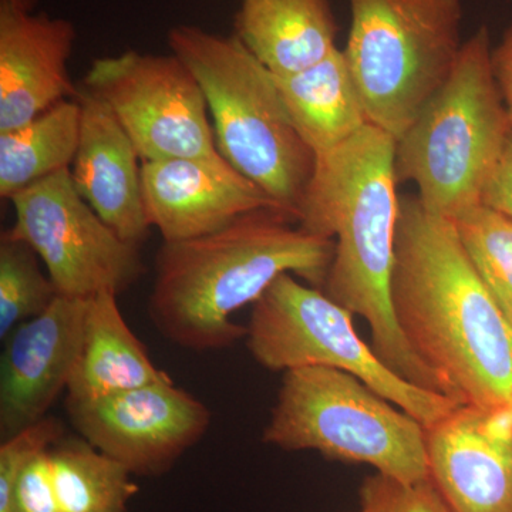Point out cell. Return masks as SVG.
<instances>
[{
    "label": "cell",
    "instance_id": "1",
    "mask_svg": "<svg viewBox=\"0 0 512 512\" xmlns=\"http://www.w3.org/2000/svg\"><path fill=\"white\" fill-rule=\"evenodd\" d=\"M394 318L447 397L512 420V325L468 258L456 221L400 198Z\"/></svg>",
    "mask_w": 512,
    "mask_h": 512
},
{
    "label": "cell",
    "instance_id": "2",
    "mask_svg": "<svg viewBox=\"0 0 512 512\" xmlns=\"http://www.w3.org/2000/svg\"><path fill=\"white\" fill-rule=\"evenodd\" d=\"M397 184L396 138L369 124L316 156L295 220L303 231L335 241L322 291L366 320L380 359L403 379L446 396L394 318L390 285L400 212Z\"/></svg>",
    "mask_w": 512,
    "mask_h": 512
},
{
    "label": "cell",
    "instance_id": "3",
    "mask_svg": "<svg viewBox=\"0 0 512 512\" xmlns=\"http://www.w3.org/2000/svg\"><path fill=\"white\" fill-rule=\"evenodd\" d=\"M333 256V239L303 231L288 212H248L211 234L163 242L148 315L180 348L225 349L247 336V326L232 319L235 313L254 305L285 274L322 289Z\"/></svg>",
    "mask_w": 512,
    "mask_h": 512
},
{
    "label": "cell",
    "instance_id": "4",
    "mask_svg": "<svg viewBox=\"0 0 512 512\" xmlns=\"http://www.w3.org/2000/svg\"><path fill=\"white\" fill-rule=\"evenodd\" d=\"M167 42L200 83L222 158L295 220L316 156L293 126L274 73L234 33L178 25Z\"/></svg>",
    "mask_w": 512,
    "mask_h": 512
},
{
    "label": "cell",
    "instance_id": "5",
    "mask_svg": "<svg viewBox=\"0 0 512 512\" xmlns=\"http://www.w3.org/2000/svg\"><path fill=\"white\" fill-rule=\"evenodd\" d=\"M512 124L495 80L488 26L461 47L446 82L396 140V177L427 211L456 221L481 197Z\"/></svg>",
    "mask_w": 512,
    "mask_h": 512
},
{
    "label": "cell",
    "instance_id": "6",
    "mask_svg": "<svg viewBox=\"0 0 512 512\" xmlns=\"http://www.w3.org/2000/svg\"><path fill=\"white\" fill-rule=\"evenodd\" d=\"M262 440L366 464L406 483L429 478L426 427L362 380L329 367L284 373Z\"/></svg>",
    "mask_w": 512,
    "mask_h": 512
},
{
    "label": "cell",
    "instance_id": "7",
    "mask_svg": "<svg viewBox=\"0 0 512 512\" xmlns=\"http://www.w3.org/2000/svg\"><path fill=\"white\" fill-rule=\"evenodd\" d=\"M345 52L370 124L399 138L446 82L461 47L463 0H349Z\"/></svg>",
    "mask_w": 512,
    "mask_h": 512
},
{
    "label": "cell",
    "instance_id": "8",
    "mask_svg": "<svg viewBox=\"0 0 512 512\" xmlns=\"http://www.w3.org/2000/svg\"><path fill=\"white\" fill-rule=\"evenodd\" d=\"M353 316L322 289L285 274L252 305L248 350L272 372L329 367L349 373L424 427L458 406L450 397L397 375L357 335Z\"/></svg>",
    "mask_w": 512,
    "mask_h": 512
},
{
    "label": "cell",
    "instance_id": "9",
    "mask_svg": "<svg viewBox=\"0 0 512 512\" xmlns=\"http://www.w3.org/2000/svg\"><path fill=\"white\" fill-rule=\"evenodd\" d=\"M82 87L109 107L141 161L224 160L200 83L174 53L99 57Z\"/></svg>",
    "mask_w": 512,
    "mask_h": 512
},
{
    "label": "cell",
    "instance_id": "10",
    "mask_svg": "<svg viewBox=\"0 0 512 512\" xmlns=\"http://www.w3.org/2000/svg\"><path fill=\"white\" fill-rule=\"evenodd\" d=\"M13 237L35 249L59 295L119 296L147 268L140 247L120 238L74 187L70 170L50 175L12 197Z\"/></svg>",
    "mask_w": 512,
    "mask_h": 512
},
{
    "label": "cell",
    "instance_id": "11",
    "mask_svg": "<svg viewBox=\"0 0 512 512\" xmlns=\"http://www.w3.org/2000/svg\"><path fill=\"white\" fill-rule=\"evenodd\" d=\"M74 429L133 476L161 477L205 436L211 412L171 377L90 402L66 400Z\"/></svg>",
    "mask_w": 512,
    "mask_h": 512
},
{
    "label": "cell",
    "instance_id": "12",
    "mask_svg": "<svg viewBox=\"0 0 512 512\" xmlns=\"http://www.w3.org/2000/svg\"><path fill=\"white\" fill-rule=\"evenodd\" d=\"M87 299L59 295L36 318L10 332L0 360L3 440L45 419L69 387L82 348Z\"/></svg>",
    "mask_w": 512,
    "mask_h": 512
},
{
    "label": "cell",
    "instance_id": "13",
    "mask_svg": "<svg viewBox=\"0 0 512 512\" xmlns=\"http://www.w3.org/2000/svg\"><path fill=\"white\" fill-rule=\"evenodd\" d=\"M429 477L451 512H512V420L458 404L426 427Z\"/></svg>",
    "mask_w": 512,
    "mask_h": 512
},
{
    "label": "cell",
    "instance_id": "14",
    "mask_svg": "<svg viewBox=\"0 0 512 512\" xmlns=\"http://www.w3.org/2000/svg\"><path fill=\"white\" fill-rule=\"evenodd\" d=\"M144 208L163 242L202 237L248 212L282 210L227 161L164 158L141 164Z\"/></svg>",
    "mask_w": 512,
    "mask_h": 512
},
{
    "label": "cell",
    "instance_id": "15",
    "mask_svg": "<svg viewBox=\"0 0 512 512\" xmlns=\"http://www.w3.org/2000/svg\"><path fill=\"white\" fill-rule=\"evenodd\" d=\"M76 37L70 20L0 3V133L79 97L67 70Z\"/></svg>",
    "mask_w": 512,
    "mask_h": 512
},
{
    "label": "cell",
    "instance_id": "16",
    "mask_svg": "<svg viewBox=\"0 0 512 512\" xmlns=\"http://www.w3.org/2000/svg\"><path fill=\"white\" fill-rule=\"evenodd\" d=\"M82 131L70 175L83 200L120 238L140 247L150 235L141 165L133 141L103 101L80 87Z\"/></svg>",
    "mask_w": 512,
    "mask_h": 512
},
{
    "label": "cell",
    "instance_id": "17",
    "mask_svg": "<svg viewBox=\"0 0 512 512\" xmlns=\"http://www.w3.org/2000/svg\"><path fill=\"white\" fill-rule=\"evenodd\" d=\"M234 35L275 76L302 72L338 47L330 0H242Z\"/></svg>",
    "mask_w": 512,
    "mask_h": 512
},
{
    "label": "cell",
    "instance_id": "18",
    "mask_svg": "<svg viewBox=\"0 0 512 512\" xmlns=\"http://www.w3.org/2000/svg\"><path fill=\"white\" fill-rule=\"evenodd\" d=\"M148 356L146 346L128 328L117 295L87 299L82 348L66 400L90 402L168 379Z\"/></svg>",
    "mask_w": 512,
    "mask_h": 512
},
{
    "label": "cell",
    "instance_id": "19",
    "mask_svg": "<svg viewBox=\"0 0 512 512\" xmlns=\"http://www.w3.org/2000/svg\"><path fill=\"white\" fill-rule=\"evenodd\" d=\"M275 80L293 126L315 156L346 143L370 124L339 47L315 66Z\"/></svg>",
    "mask_w": 512,
    "mask_h": 512
},
{
    "label": "cell",
    "instance_id": "20",
    "mask_svg": "<svg viewBox=\"0 0 512 512\" xmlns=\"http://www.w3.org/2000/svg\"><path fill=\"white\" fill-rule=\"evenodd\" d=\"M80 96V94H79ZM82 103L67 99L13 130L0 133V197L70 170L82 131Z\"/></svg>",
    "mask_w": 512,
    "mask_h": 512
},
{
    "label": "cell",
    "instance_id": "21",
    "mask_svg": "<svg viewBox=\"0 0 512 512\" xmlns=\"http://www.w3.org/2000/svg\"><path fill=\"white\" fill-rule=\"evenodd\" d=\"M49 456L60 512H127L138 493L130 470L83 437H62Z\"/></svg>",
    "mask_w": 512,
    "mask_h": 512
},
{
    "label": "cell",
    "instance_id": "22",
    "mask_svg": "<svg viewBox=\"0 0 512 512\" xmlns=\"http://www.w3.org/2000/svg\"><path fill=\"white\" fill-rule=\"evenodd\" d=\"M62 424L45 417L0 446V512H60L49 450Z\"/></svg>",
    "mask_w": 512,
    "mask_h": 512
},
{
    "label": "cell",
    "instance_id": "23",
    "mask_svg": "<svg viewBox=\"0 0 512 512\" xmlns=\"http://www.w3.org/2000/svg\"><path fill=\"white\" fill-rule=\"evenodd\" d=\"M39 255L22 239L5 231L0 238V339L26 320L46 311L57 296L56 286L40 269Z\"/></svg>",
    "mask_w": 512,
    "mask_h": 512
},
{
    "label": "cell",
    "instance_id": "24",
    "mask_svg": "<svg viewBox=\"0 0 512 512\" xmlns=\"http://www.w3.org/2000/svg\"><path fill=\"white\" fill-rule=\"evenodd\" d=\"M456 227L471 264L512 325V220L478 205Z\"/></svg>",
    "mask_w": 512,
    "mask_h": 512
},
{
    "label": "cell",
    "instance_id": "25",
    "mask_svg": "<svg viewBox=\"0 0 512 512\" xmlns=\"http://www.w3.org/2000/svg\"><path fill=\"white\" fill-rule=\"evenodd\" d=\"M359 512H451L429 478L406 483L373 473L359 487Z\"/></svg>",
    "mask_w": 512,
    "mask_h": 512
},
{
    "label": "cell",
    "instance_id": "26",
    "mask_svg": "<svg viewBox=\"0 0 512 512\" xmlns=\"http://www.w3.org/2000/svg\"><path fill=\"white\" fill-rule=\"evenodd\" d=\"M481 205L512 220V130L485 184Z\"/></svg>",
    "mask_w": 512,
    "mask_h": 512
},
{
    "label": "cell",
    "instance_id": "27",
    "mask_svg": "<svg viewBox=\"0 0 512 512\" xmlns=\"http://www.w3.org/2000/svg\"><path fill=\"white\" fill-rule=\"evenodd\" d=\"M493 69L512 124V16L503 40L493 50Z\"/></svg>",
    "mask_w": 512,
    "mask_h": 512
},
{
    "label": "cell",
    "instance_id": "28",
    "mask_svg": "<svg viewBox=\"0 0 512 512\" xmlns=\"http://www.w3.org/2000/svg\"><path fill=\"white\" fill-rule=\"evenodd\" d=\"M37 2H39V0H0V3L13 6V8L29 10V12H33Z\"/></svg>",
    "mask_w": 512,
    "mask_h": 512
}]
</instances>
